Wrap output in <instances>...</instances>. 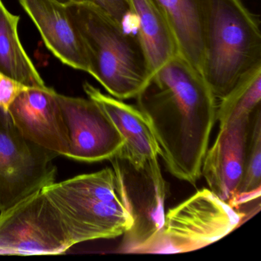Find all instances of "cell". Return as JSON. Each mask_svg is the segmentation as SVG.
Instances as JSON below:
<instances>
[{
  "mask_svg": "<svg viewBox=\"0 0 261 261\" xmlns=\"http://www.w3.org/2000/svg\"><path fill=\"white\" fill-rule=\"evenodd\" d=\"M135 98L168 170L196 184L216 120V98L204 76L178 54L150 76Z\"/></svg>",
  "mask_w": 261,
  "mask_h": 261,
  "instance_id": "6da1fadb",
  "label": "cell"
},
{
  "mask_svg": "<svg viewBox=\"0 0 261 261\" xmlns=\"http://www.w3.org/2000/svg\"><path fill=\"white\" fill-rule=\"evenodd\" d=\"M65 7L85 48L88 74L115 98L137 97L151 76L137 36L92 3L72 2Z\"/></svg>",
  "mask_w": 261,
  "mask_h": 261,
  "instance_id": "7a4b0ae2",
  "label": "cell"
},
{
  "mask_svg": "<svg viewBox=\"0 0 261 261\" xmlns=\"http://www.w3.org/2000/svg\"><path fill=\"white\" fill-rule=\"evenodd\" d=\"M202 74L215 98L224 97L247 71L261 64L256 18L241 0H199Z\"/></svg>",
  "mask_w": 261,
  "mask_h": 261,
  "instance_id": "3957f363",
  "label": "cell"
},
{
  "mask_svg": "<svg viewBox=\"0 0 261 261\" xmlns=\"http://www.w3.org/2000/svg\"><path fill=\"white\" fill-rule=\"evenodd\" d=\"M73 246L123 236L134 225L114 169L82 174L42 189Z\"/></svg>",
  "mask_w": 261,
  "mask_h": 261,
  "instance_id": "277c9868",
  "label": "cell"
},
{
  "mask_svg": "<svg viewBox=\"0 0 261 261\" xmlns=\"http://www.w3.org/2000/svg\"><path fill=\"white\" fill-rule=\"evenodd\" d=\"M245 215L201 189L170 209L156 236L136 253H186L203 248L233 231Z\"/></svg>",
  "mask_w": 261,
  "mask_h": 261,
  "instance_id": "5b68a950",
  "label": "cell"
},
{
  "mask_svg": "<svg viewBox=\"0 0 261 261\" xmlns=\"http://www.w3.org/2000/svg\"><path fill=\"white\" fill-rule=\"evenodd\" d=\"M73 244L51 201L41 191L0 212V255H58Z\"/></svg>",
  "mask_w": 261,
  "mask_h": 261,
  "instance_id": "8992f818",
  "label": "cell"
},
{
  "mask_svg": "<svg viewBox=\"0 0 261 261\" xmlns=\"http://www.w3.org/2000/svg\"><path fill=\"white\" fill-rule=\"evenodd\" d=\"M110 160L134 218L132 228L123 235L120 251L136 253L156 236L164 224L166 181L158 157L141 164L132 163L120 154Z\"/></svg>",
  "mask_w": 261,
  "mask_h": 261,
  "instance_id": "52a82bcc",
  "label": "cell"
},
{
  "mask_svg": "<svg viewBox=\"0 0 261 261\" xmlns=\"http://www.w3.org/2000/svg\"><path fill=\"white\" fill-rule=\"evenodd\" d=\"M56 156L24 138L13 124L0 128V212L55 182Z\"/></svg>",
  "mask_w": 261,
  "mask_h": 261,
  "instance_id": "ba28073f",
  "label": "cell"
},
{
  "mask_svg": "<svg viewBox=\"0 0 261 261\" xmlns=\"http://www.w3.org/2000/svg\"><path fill=\"white\" fill-rule=\"evenodd\" d=\"M57 98L69 137L66 157L94 163L111 160L118 153L123 139L96 102L58 93Z\"/></svg>",
  "mask_w": 261,
  "mask_h": 261,
  "instance_id": "9c48e42d",
  "label": "cell"
},
{
  "mask_svg": "<svg viewBox=\"0 0 261 261\" xmlns=\"http://www.w3.org/2000/svg\"><path fill=\"white\" fill-rule=\"evenodd\" d=\"M8 114L24 138L58 155H68V129L53 88H25L12 102Z\"/></svg>",
  "mask_w": 261,
  "mask_h": 261,
  "instance_id": "30bf717a",
  "label": "cell"
},
{
  "mask_svg": "<svg viewBox=\"0 0 261 261\" xmlns=\"http://www.w3.org/2000/svg\"><path fill=\"white\" fill-rule=\"evenodd\" d=\"M250 116L220 125L219 133L206 152L201 166V175L209 189L230 205L244 175Z\"/></svg>",
  "mask_w": 261,
  "mask_h": 261,
  "instance_id": "8fae6325",
  "label": "cell"
},
{
  "mask_svg": "<svg viewBox=\"0 0 261 261\" xmlns=\"http://www.w3.org/2000/svg\"><path fill=\"white\" fill-rule=\"evenodd\" d=\"M48 49L62 63L89 73L82 40L68 19L65 5L56 0H19Z\"/></svg>",
  "mask_w": 261,
  "mask_h": 261,
  "instance_id": "7c38bea8",
  "label": "cell"
},
{
  "mask_svg": "<svg viewBox=\"0 0 261 261\" xmlns=\"http://www.w3.org/2000/svg\"><path fill=\"white\" fill-rule=\"evenodd\" d=\"M84 91L100 107L123 139L118 153L136 164H141L160 155V146L153 131L143 113L112 96L103 94L88 82Z\"/></svg>",
  "mask_w": 261,
  "mask_h": 261,
  "instance_id": "4fadbf2b",
  "label": "cell"
},
{
  "mask_svg": "<svg viewBox=\"0 0 261 261\" xmlns=\"http://www.w3.org/2000/svg\"><path fill=\"white\" fill-rule=\"evenodd\" d=\"M129 15L135 18L137 39L151 75L178 53L173 33L153 0H127Z\"/></svg>",
  "mask_w": 261,
  "mask_h": 261,
  "instance_id": "5bb4252c",
  "label": "cell"
},
{
  "mask_svg": "<svg viewBox=\"0 0 261 261\" xmlns=\"http://www.w3.org/2000/svg\"><path fill=\"white\" fill-rule=\"evenodd\" d=\"M153 1L173 33L180 56L202 74L204 45L199 0Z\"/></svg>",
  "mask_w": 261,
  "mask_h": 261,
  "instance_id": "9a60e30c",
  "label": "cell"
},
{
  "mask_svg": "<svg viewBox=\"0 0 261 261\" xmlns=\"http://www.w3.org/2000/svg\"><path fill=\"white\" fill-rule=\"evenodd\" d=\"M20 16L10 13L0 0V71L28 88L46 86L19 39Z\"/></svg>",
  "mask_w": 261,
  "mask_h": 261,
  "instance_id": "2e32d148",
  "label": "cell"
},
{
  "mask_svg": "<svg viewBox=\"0 0 261 261\" xmlns=\"http://www.w3.org/2000/svg\"><path fill=\"white\" fill-rule=\"evenodd\" d=\"M260 100L261 64H259L243 75L220 100L216 120L222 125L241 117H250L260 106Z\"/></svg>",
  "mask_w": 261,
  "mask_h": 261,
  "instance_id": "e0dca14e",
  "label": "cell"
},
{
  "mask_svg": "<svg viewBox=\"0 0 261 261\" xmlns=\"http://www.w3.org/2000/svg\"><path fill=\"white\" fill-rule=\"evenodd\" d=\"M261 187V112L258 107L250 116V134L244 175L230 206L239 210L244 204L259 200Z\"/></svg>",
  "mask_w": 261,
  "mask_h": 261,
  "instance_id": "ac0fdd59",
  "label": "cell"
},
{
  "mask_svg": "<svg viewBox=\"0 0 261 261\" xmlns=\"http://www.w3.org/2000/svg\"><path fill=\"white\" fill-rule=\"evenodd\" d=\"M59 4H70L72 2H90L105 10L117 22L123 25L125 19L129 15L127 0H56Z\"/></svg>",
  "mask_w": 261,
  "mask_h": 261,
  "instance_id": "d6986e66",
  "label": "cell"
},
{
  "mask_svg": "<svg viewBox=\"0 0 261 261\" xmlns=\"http://www.w3.org/2000/svg\"><path fill=\"white\" fill-rule=\"evenodd\" d=\"M27 88L0 71V108L8 113L12 102Z\"/></svg>",
  "mask_w": 261,
  "mask_h": 261,
  "instance_id": "ffe728a7",
  "label": "cell"
},
{
  "mask_svg": "<svg viewBox=\"0 0 261 261\" xmlns=\"http://www.w3.org/2000/svg\"><path fill=\"white\" fill-rule=\"evenodd\" d=\"M13 124L8 113L0 108V128H6Z\"/></svg>",
  "mask_w": 261,
  "mask_h": 261,
  "instance_id": "44dd1931",
  "label": "cell"
}]
</instances>
